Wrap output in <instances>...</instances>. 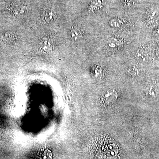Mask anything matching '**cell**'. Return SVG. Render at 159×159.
<instances>
[{
	"mask_svg": "<svg viewBox=\"0 0 159 159\" xmlns=\"http://www.w3.org/2000/svg\"><path fill=\"white\" fill-rule=\"evenodd\" d=\"M103 4V0H95L91 5V10L92 11H94L98 9H100Z\"/></svg>",
	"mask_w": 159,
	"mask_h": 159,
	"instance_id": "cell-8",
	"label": "cell"
},
{
	"mask_svg": "<svg viewBox=\"0 0 159 159\" xmlns=\"http://www.w3.org/2000/svg\"><path fill=\"white\" fill-rule=\"evenodd\" d=\"M15 35L12 32L6 33L3 36V40L7 42H12L15 40Z\"/></svg>",
	"mask_w": 159,
	"mask_h": 159,
	"instance_id": "cell-7",
	"label": "cell"
},
{
	"mask_svg": "<svg viewBox=\"0 0 159 159\" xmlns=\"http://www.w3.org/2000/svg\"><path fill=\"white\" fill-rule=\"evenodd\" d=\"M122 24V22L119 19H114L111 20L110 24L114 27H119Z\"/></svg>",
	"mask_w": 159,
	"mask_h": 159,
	"instance_id": "cell-9",
	"label": "cell"
},
{
	"mask_svg": "<svg viewBox=\"0 0 159 159\" xmlns=\"http://www.w3.org/2000/svg\"><path fill=\"white\" fill-rule=\"evenodd\" d=\"M43 18L47 23H51L55 20L56 18L55 12L52 9H46L43 13Z\"/></svg>",
	"mask_w": 159,
	"mask_h": 159,
	"instance_id": "cell-2",
	"label": "cell"
},
{
	"mask_svg": "<svg viewBox=\"0 0 159 159\" xmlns=\"http://www.w3.org/2000/svg\"><path fill=\"white\" fill-rule=\"evenodd\" d=\"M121 45V43L120 41L115 39H112L108 40L106 43V47L107 49L110 50H116L118 49Z\"/></svg>",
	"mask_w": 159,
	"mask_h": 159,
	"instance_id": "cell-3",
	"label": "cell"
},
{
	"mask_svg": "<svg viewBox=\"0 0 159 159\" xmlns=\"http://www.w3.org/2000/svg\"><path fill=\"white\" fill-rule=\"evenodd\" d=\"M81 36V32L78 29L75 27L72 28L71 31V37L72 39L76 40Z\"/></svg>",
	"mask_w": 159,
	"mask_h": 159,
	"instance_id": "cell-6",
	"label": "cell"
},
{
	"mask_svg": "<svg viewBox=\"0 0 159 159\" xmlns=\"http://www.w3.org/2000/svg\"><path fill=\"white\" fill-rule=\"evenodd\" d=\"M13 11L14 14L16 15H24L27 11L25 6L21 4L15 5L13 8Z\"/></svg>",
	"mask_w": 159,
	"mask_h": 159,
	"instance_id": "cell-5",
	"label": "cell"
},
{
	"mask_svg": "<svg viewBox=\"0 0 159 159\" xmlns=\"http://www.w3.org/2000/svg\"><path fill=\"white\" fill-rule=\"evenodd\" d=\"M135 58L138 62L143 63L147 61L148 59V56L145 50L141 49H138L136 52Z\"/></svg>",
	"mask_w": 159,
	"mask_h": 159,
	"instance_id": "cell-4",
	"label": "cell"
},
{
	"mask_svg": "<svg viewBox=\"0 0 159 159\" xmlns=\"http://www.w3.org/2000/svg\"><path fill=\"white\" fill-rule=\"evenodd\" d=\"M156 32L157 34L159 35V28L156 31Z\"/></svg>",
	"mask_w": 159,
	"mask_h": 159,
	"instance_id": "cell-10",
	"label": "cell"
},
{
	"mask_svg": "<svg viewBox=\"0 0 159 159\" xmlns=\"http://www.w3.org/2000/svg\"><path fill=\"white\" fill-rule=\"evenodd\" d=\"M40 48L44 53H49L52 51L54 48L52 42L48 39H44L40 42Z\"/></svg>",
	"mask_w": 159,
	"mask_h": 159,
	"instance_id": "cell-1",
	"label": "cell"
}]
</instances>
